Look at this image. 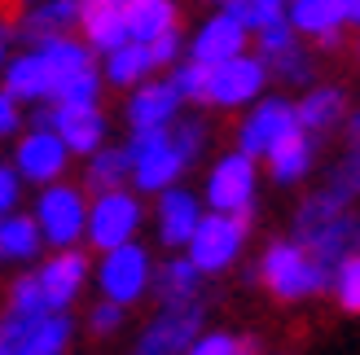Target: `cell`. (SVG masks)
<instances>
[{
    "instance_id": "1",
    "label": "cell",
    "mask_w": 360,
    "mask_h": 355,
    "mask_svg": "<svg viewBox=\"0 0 360 355\" xmlns=\"http://www.w3.org/2000/svg\"><path fill=\"white\" fill-rule=\"evenodd\" d=\"M330 272L299 237H277L268 241V250L259 255V286L277 298V303H303L330 290Z\"/></svg>"
},
{
    "instance_id": "2",
    "label": "cell",
    "mask_w": 360,
    "mask_h": 355,
    "mask_svg": "<svg viewBox=\"0 0 360 355\" xmlns=\"http://www.w3.org/2000/svg\"><path fill=\"white\" fill-rule=\"evenodd\" d=\"M343 128H347V149H343V158L330 167L326 185L299 202V210H295V228L316 224V220L334 215V210H347V206L360 202V110H347Z\"/></svg>"
},
{
    "instance_id": "3",
    "label": "cell",
    "mask_w": 360,
    "mask_h": 355,
    "mask_svg": "<svg viewBox=\"0 0 360 355\" xmlns=\"http://www.w3.org/2000/svg\"><path fill=\"white\" fill-rule=\"evenodd\" d=\"M141 224H146V206H141V193L119 185V189H101L88 198V224H84V241L93 250H115L123 241H136Z\"/></svg>"
},
{
    "instance_id": "4",
    "label": "cell",
    "mask_w": 360,
    "mask_h": 355,
    "mask_svg": "<svg viewBox=\"0 0 360 355\" xmlns=\"http://www.w3.org/2000/svg\"><path fill=\"white\" fill-rule=\"evenodd\" d=\"M250 237V215H224V210H202L193 237L185 246V255L193 259V268L202 276H220L242 259Z\"/></svg>"
},
{
    "instance_id": "5",
    "label": "cell",
    "mask_w": 360,
    "mask_h": 355,
    "mask_svg": "<svg viewBox=\"0 0 360 355\" xmlns=\"http://www.w3.org/2000/svg\"><path fill=\"white\" fill-rule=\"evenodd\" d=\"M123 154H128V180L136 193H163L172 185H180L185 175V158L176 154L172 145V128H146V132H132L123 140Z\"/></svg>"
},
{
    "instance_id": "6",
    "label": "cell",
    "mask_w": 360,
    "mask_h": 355,
    "mask_svg": "<svg viewBox=\"0 0 360 355\" xmlns=\"http://www.w3.org/2000/svg\"><path fill=\"white\" fill-rule=\"evenodd\" d=\"M31 220L40 224V237L53 250H66V246L84 241V224H88V193L70 180H53L40 185L31 206Z\"/></svg>"
},
{
    "instance_id": "7",
    "label": "cell",
    "mask_w": 360,
    "mask_h": 355,
    "mask_svg": "<svg viewBox=\"0 0 360 355\" xmlns=\"http://www.w3.org/2000/svg\"><path fill=\"white\" fill-rule=\"evenodd\" d=\"M93 281H97L101 298H110L119 307H136L154 286V259L141 241H123L115 250H101Z\"/></svg>"
},
{
    "instance_id": "8",
    "label": "cell",
    "mask_w": 360,
    "mask_h": 355,
    "mask_svg": "<svg viewBox=\"0 0 360 355\" xmlns=\"http://www.w3.org/2000/svg\"><path fill=\"white\" fill-rule=\"evenodd\" d=\"M259 198V167L255 158H246L242 149H229L211 163L207 171V189H202V206L207 210H224V215H250Z\"/></svg>"
},
{
    "instance_id": "9",
    "label": "cell",
    "mask_w": 360,
    "mask_h": 355,
    "mask_svg": "<svg viewBox=\"0 0 360 355\" xmlns=\"http://www.w3.org/2000/svg\"><path fill=\"white\" fill-rule=\"evenodd\" d=\"M5 325V355H66L75 325L66 312H44V316H0Z\"/></svg>"
},
{
    "instance_id": "10",
    "label": "cell",
    "mask_w": 360,
    "mask_h": 355,
    "mask_svg": "<svg viewBox=\"0 0 360 355\" xmlns=\"http://www.w3.org/2000/svg\"><path fill=\"white\" fill-rule=\"evenodd\" d=\"M255 53L268 66V79L312 83V53L303 48V35L290 27V18H277L264 31H255Z\"/></svg>"
},
{
    "instance_id": "11",
    "label": "cell",
    "mask_w": 360,
    "mask_h": 355,
    "mask_svg": "<svg viewBox=\"0 0 360 355\" xmlns=\"http://www.w3.org/2000/svg\"><path fill=\"white\" fill-rule=\"evenodd\" d=\"M264 88H268V66L259 62V53H255V58H250V53H238V58L211 66V75H207V105H215V110H238V105L259 101Z\"/></svg>"
},
{
    "instance_id": "12",
    "label": "cell",
    "mask_w": 360,
    "mask_h": 355,
    "mask_svg": "<svg viewBox=\"0 0 360 355\" xmlns=\"http://www.w3.org/2000/svg\"><path fill=\"white\" fill-rule=\"evenodd\" d=\"M295 128H299V114H295L290 97H259V101H250V114L238 128V149L259 163V158H268V149H273L277 140H285Z\"/></svg>"
},
{
    "instance_id": "13",
    "label": "cell",
    "mask_w": 360,
    "mask_h": 355,
    "mask_svg": "<svg viewBox=\"0 0 360 355\" xmlns=\"http://www.w3.org/2000/svg\"><path fill=\"white\" fill-rule=\"evenodd\" d=\"M207 303H180V307H158V316L141 329L132 355H185V347L202 333Z\"/></svg>"
},
{
    "instance_id": "14",
    "label": "cell",
    "mask_w": 360,
    "mask_h": 355,
    "mask_svg": "<svg viewBox=\"0 0 360 355\" xmlns=\"http://www.w3.org/2000/svg\"><path fill=\"white\" fill-rule=\"evenodd\" d=\"M66 167H70V149L53 128H31L13 145V171L27 185H53L66 175Z\"/></svg>"
},
{
    "instance_id": "15",
    "label": "cell",
    "mask_w": 360,
    "mask_h": 355,
    "mask_svg": "<svg viewBox=\"0 0 360 355\" xmlns=\"http://www.w3.org/2000/svg\"><path fill=\"white\" fill-rule=\"evenodd\" d=\"M35 281H40L49 307L66 312L84 294L88 281H93V263H88V255L79 250V246H66V250H53L40 268H35Z\"/></svg>"
},
{
    "instance_id": "16",
    "label": "cell",
    "mask_w": 360,
    "mask_h": 355,
    "mask_svg": "<svg viewBox=\"0 0 360 355\" xmlns=\"http://www.w3.org/2000/svg\"><path fill=\"white\" fill-rule=\"evenodd\" d=\"M180 105H185V97H180V88L167 79H146L128 88V105H123V119H128V132H146V128H172V123L180 119Z\"/></svg>"
},
{
    "instance_id": "17",
    "label": "cell",
    "mask_w": 360,
    "mask_h": 355,
    "mask_svg": "<svg viewBox=\"0 0 360 355\" xmlns=\"http://www.w3.org/2000/svg\"><path fill=\"white\" fill-rule=\"evenodd\" d=\"M295 237L308 246V250L326 263V268H334L338 259H347L360 250V210H334V215L316 220V224H303L295 228Z\"/></svg>"
},
{
    "instance_id": "18",
    "label": "cell",
    "mask_w": 360,
    "mask_h": 355,
    "mask_svg": "<svg viewBox=\"0 0 360 355\" xmlns=\"http://www.w3.org/2000/svg\"><path fill=\"white\" fill-rule=\"evenodd\" d=\"M246 40H250V31L220 5L202 27L189 35V53H185V58L202 62V66H220L229 58H238V53H246Z\"/></svg>"
},
{
    "instance_id": "19",
    "label": "cell",
    "mask_w": 360,
    "mask_h": 355,
    "mask_svg": "<svg viewBox=\"0 0 360 355\" xmlns=\"http://www.w3.org/2000/svg\"><path fill=\"white\" fill-rule=\"evenodd\" d=\"M202 198L189 193L185 185H172L158 193V210H154V228H158V241L167 246V250H185L198 220H202Z\"/></svg>"
},
{
    "instance_id": "20",
    "label": "cell",
    "mask_w": 360,
    "mask_h": 355,
    "mask_svg": "<svg viewBox=\"0 0 360 355\" xmlns=\"http://www.w3.org/2000/svg\"><path fill=\"white\" fill-rule=\"evenodd\" d=\"M49 128L66 140L70 158H75V154L88 158V154H97V149L105 145V132H110V123H105L101 105H53Z\"/></svg>"
},
{
    "instance_id": "21",
    "label": "cell",
    "mask_w": 360,
    "mask_h": 355,
    "mask_svg": "<svg viewBox=\"0 0 360 355\" xmlns=\"http://www.w3.org/2000/svg\"><path fill=\"white\" fill-rule=\"evenodd\" d=\"M285 18L303 40H316L321 48H338L343 27H352L338 0H285Z\"/></svg>"
},
{
    "instance_id": "22",
    "label": "cell",
    "mask_w": 360,
    "mask_h": 355,
    "mask_svg": "<svg viewBox=\"0 0 360 355\" xmlns=\"http://www.w3.org/2000/svg\"><path fill=\"white\" fill-rule=\"evenodd\" d=\"M202 286L207 276L193 268V259L185 250H172V259L154 263V303L158 307H180V303H202Z\"/></svg>"
},
{
    "instance_id": "23",
    "label": "cell",
    "mask_w": 360,
    "mask_h": 355,
    "mask_svg": "<svg viewBox=\"0 0 360 355\" xmlns=\"http://www.w3.org/2000/svg\"><path fill=\"white\" fill-rule=\"evenodd\" d=\"M0 88H5L13 101H22V105L49 101L53 75H49L44 58H40V48H27V53H18V58H9L5 66H0Z\"/></svg>"
},
{
    "instance_id": "24",
    "label": "cell",
    "mask_w": 360,
    "mask_h": 355,
    "mask_svg": "<svg viewBox=\"0 0 360 355\" xmlns=\"http://www.w3.org/2000/svg\"><path fill=\"white\" fill-rule=\"evenodd\" d=\"M295 114H299L303 132L330 136L334 128H343V119H347V93L334 88V83H308V93L295 101Z\"/></svg>"
},
{
    "instance_id": "25",
    "label": "cell",
    "mask_w": 360,
    "mask_h": 355,
    "mask_svg": "<svg viewBox=\"0 0 360 355\" xmlns=\"http://www.w3.org/2000/svg\"><path fill=\"white\" fill-rule=\"evenodd\" d=\"M268 175H273V185H299V180H308L312 167H316V136L312 132H303L295 128L285 140H277L273 149H268Z\"/></svg>"
},
{
    "instance_id": "26",
    "label": "cell",
    "mask_w": 360,
    "mask_h": 355,
    "mask_svg": "<svg viewBox=\"0 0 360 355\" xmlns=\"http://www.w3.org/2000/svg\"><path fill=\"white\" fill-rule=\"evenodd\" d=\"M79 35L93 53H110L128 40L123 0H79Z\"/></svg>"
},
{
    "instance_id": "27",
    "label": "cell",
    "mask_w": 360,
    "mask_h": 355,
    "mask_svg": "<svg viewBox=\"0 0 360 355\" xmlns=\"http://www.w3.org/2000/svg\"><path fill=\"white\" fill-rule=\"evenodd\" d=\"M79 27V0H31V9L18 18V35L27 44H44L53 35H70Z\"/></svg>"
},
{
    "instance_id": "28",
    "label": "cell",
    "mask_w": 360,
    "mask_h": 355,
    "mask_svg": "<svg viewBox=\"0 0 360 355\" xmlns=\"http://www.w3.org/2000/svg\"><path fill=\"white\" fill-rule=\"evenodd\" d=\"M101 79L110 88H136L154 75V58H150V44H136V40H123L119 48L101 53Z\"/></svg>"
},
{
    "instance_id": "29",
    "label": "cell",
    "mask_w": 360,
    "mask_h": 355,
    "mask_svg": "<svg viewBox=\"0 0 360 355\" xmlns=\"http://www.w3.org/2000/svg\"><path fill=\"white\" fill-rule=\"evenodd\" d=\"M31 48H40V58L49 66V75H53V88H58L62 79H70V75H79V70H93V58H97V53L79 40V35H53V40L31 44Z\"/></svg>"
},
{
    "instance_id": "30",
    "label": "cell",
    "mask_w": 360,
    "mask_h": 355,
    "mask_svg": "<svg viewBox=\"0 0 360 355\" xmlns=\"http://www.w3.org/2000/svg\"><path fill=\"white\" fill-rule=\"evenodd\" d=\"M123 22H128V40L150 44L154 35L176 27V0H123Z\"/></svg>"
},
{
    "instance_id": "31",
    "label": "cell",
    "mask_w": 360,
    "mask_h": 355,
    "mask_svg": "<svg viewBox=\"0 0 360 355\" xmlns=\"http://www.w3.org/2000/svg\"><path fill=\"white\" fill-rule=\"evenodd\" d=\"M44 250V237H40V224L22 210H9L5 220H0V259L5 263H31L40 259Z\"/></svg>"
},
{
    "instance_id": "32",
    "label": "cell",
    "mask_w": 360,
    "mask_h": 355,
    "mask_svg": "<svg viewBox=\"0 0 360 355\" xmlns=\"http://www.w3.org/2000/svg\"><path fill=\"white\" fill-rule=\"evenodd\" d=\"M128 154H123V145H101L97 154H88V167H84V185L101 193V189H119L128 185Z\"/></svg>"
},
{
    "instance_id": "33",
    "label": "cell",
    "mask_w": 360,
    "mask_h": 355,
    "mask_svg": "<svg viewBox=\"0 0 360 355\" xmlns=\"http://www.w3.org/2000/svg\"><path fill=\"white\" fill-rule=\"evenodd\" d=\"M101 88H105V79H101V70L93 66V70H79V75H70V79H62L58 88H53V105H97L101 101Z\"/></svg>"
},
{
    "instance_id": "34",
    "label": "cell",
    "mask_w": 360,
    "mask_h": 355,
    "mask_svg": "<svg viewBox=\"0 0 360 355\" xmlns=\"http://www.w3.org/2000/svg\"><path fill=\"white\" fill-rule=\"evenodd\" d=\"M330 294L338 298V307H343V312L360 316V250L334 263V272H330Z\"/></svg>"
},
{
    "instance_id": "35",
    "label": "cell",
    "mask_w": 360,
    "mask_h": 355,
    "mask_svg": "<svg viewBox=\"0 0 360 355\" xmlns=\"http://www.w3.org/2000/svg\"><path fill=\"white\" fill-rule=\"evenodd\" d=\"M5 307H9V316H44V312H53L44 290H40V281H35V272H22V276L13 281Z\"/></svg>"
},
{
    "instance_id": "36",
    "label": "cell",
    "mask_w": 360,
    "mask_h": 355,
    "mask_svg": "<svg viewBox=\"0 0 360 355\" xmlns=\"http://www.w3.org/2000/svg\"><path fill=\"white\" fill-rule=\"evenodd\" d=\"M238 22L255 35V31H264L268 22H277V18H285V0H229L224 5Z\"/></svg>"
},
{
    "instance_id": "37",
    "label": "cell",
    "mask_w": 360,
    "mask_h": 355,
    "mask_svg": "<svg viewBox=\"0 0 360 355\" xmlns=\"http://www.w3.org/2000/svg\"><path fill=\"white\" fill-rule=\"evenodd\" d=\"M172 145H176L180 158H185V167H193L198 158H202V149H207V123L198 119V114L176 119L172 123Z\"/></svg>"
},
{
    "instance_id": "38",
    "label": "cell",
    "mask_w": 360,
    "mask_h": 355,
    "mask_svg": "<svg viewBox=\"0 0 360 355\" xmlns=\"http://www.w3.org/2000/svg\"><path fill=\"white\" fill-rule=\"evenodd\" d=\"M207 75H211V66L193 62V58H180L172 66V83L180 88L185 105H207Z\"/></svg>"
},
{
    "instance_id": "39",
    "label": "cell",
    "mask_w": 360,
    "mask_h": 355,
    "mask_svg": "<svg viewBox=\"0 0 360 355\" xmlns=\"http://www.w3.org/2000/svg\"><path fill=\"white\" fill-rule=\"evenodd\" d=\"M150 58H154V70H172L180 58H185V35H180V27L154 35V40H150Z\"/></svg>"
},
{
    "instance_id": "40",
    "label": "cell",
    "mask_w": 360,
    "mask_h": 355,
    "mask_svg": "<svg viewBox=\"0 0 360 355\" xmlns=\"http://www.w3.org/2000/svg\"><path fill=\"white\" fill-rule=\"evenodd\" d=\"M123 312H128V307L110 303V298H101V303H93V312H88V333H93V338H110V333H119V325H123Z\"/></svg>"
},
{
    "instance_id": "41",
    "label": "cell",
    "mask_w": 360,
    "mask_h": 355,
    "mask_svg": "<svg viewBox=\"0 0 360 355\" xmlns=\"http://www.w3.org/2000/svg\"><path fill=\"white\" fill-rule=\"evenodd\" d=\"M233 347H238V338L224 329H202L198 338L185 347V355H233Z\"/></svg>"
},
{
    "instance_id": "42",
    "label": "cell",
    "mask_w": 360,
    "mask_h": 355,
    "mask_svg": "<svg viewBox=\"0 0 360 355\" xmlns=\"http://www.w3.org/2000/svg\"><path fill=\"white\" fill-rule=\"evenodd\" d=\"M18 198H22V175H18L9 163H0V220L18 210Z\"/></svg>"
},
{
    "instance_id": "43",
    "label": "cell",
    "mask_w": 360,
    "mask_h": 355,
    "mask_svg": "<svg viewBox=\"0 0 360 355\" xmlns=\"http://www.w3.org/2000/svg\"><path fill=\"white\" fill-rule=\"evenodd\" d=\"M22 132V101H13L5 88H0V140H9Z\"/></svg>"
},
{
    "instance_id": "44",
    "label": "cell",
    "mask_w": 360,
    "mask_h": 355,
    "mask_svg": "<svg viewBox=\"0 0 360 355\" xmlns=\"http://www.w3.org/2000/svg\"><path fill=\"white\" fill-rule=\"evenodd\" d=\"M233 355H259V338H238Z\"/></svg>"
},
{
    "instance_id": "45",
    "label": "cell",
    "mask_w": 360,
    "mask_h": 355,
    "mask_svg": "<svg viewBox=\"0 0 360 355\" xmlns=\"http://www.w3.org/2000/svg\"><path fill=\"white\" fill-rule=\"evenodd\" d=\"M9 35H13V31H9V22H0V66L9 62Z\"/></svg>"
},
{
    "instance_id": "46",
    "label": "cell",
    "mask_w": 360,
    "mask_h": 355,
    "mask_svg": "<svg viewBox=\"0 0 360 355\" xmlns=\"http://www.w3.org/2000/svg\"><path fill=\"white\" fill-rule=\"evenodd\" d=\"M352 27H360V0H356V13H352Z\"/></svg>"
},
{
    "instance_id": "47",
    "label": "cell",
    "mask_w": 360,
    "mask_h": 355,
    "mask_svg": "<svg viewBox=\"0 0 360 355\" xmlns=\"http://www.w3.org/2000/svg\"><path fill=\"white\" fill-rule=\"evenodd\" d=\"M0 355H5V325H0Z\"/></svg>"
},
{
    "instance_id": "48",
    "label": "cell",
    "mask_w": 360,
    "mask_h": 355,
    "mask_svg": "<svg viewBox=\"0 0 360 355\" xmlns=\"http://www.w3.org/2000/svg\"><path fill=\"white\" fill-rule=\"evenodd\" d=\"M211 5H215V9H220V5H229V0H211Z\"/></svg>"
}]
</instances>
